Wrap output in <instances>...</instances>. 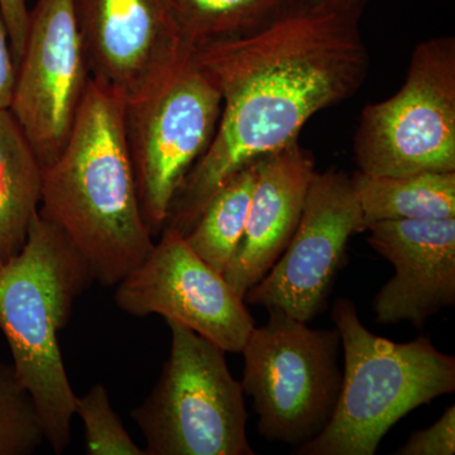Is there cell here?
Returning <instances> with one entry per match:
<instances>
[{
    "mask_svg": "<svg viewBox=\"0 0 455 455\" xmlns=\"http://www.w3.org/2000/svg\"><path fill=\"white\" fill-rule=\"evenodd\" d=\"M364 9L343 0H304L262 31L194 51L223 107L166 226L187 235L236 171L299 140L311 116L358 92L370 68L361 32Z\"/></svg>",
    "mask_w": 455,
    "mask_h": 455,
    "instance_id": "1",
    "label": "cell"
},
{
    "mask_svg": "<svg viewBox=\"0 0 455 455\" xmlns=\"http://www.w3.org/2000/svg\"><path fill=\"white\" fill-rule=\"evenodd\" d=\"M38 214L64 233L104 287L116 286L154 248L128 147L125 101L95 79L64 148L42 169Z\"/></svg>",
    "mask_w": 455,
    "mask_h": 455,
    "instance_id": "2",
    "label": "cell"
},
{
    "mask_svg": "<svg viewBox=\"0 0 455 455\" xmlns=\"http://www.w3.org/2000/svg\"><path fill=\"white\" fill-rule=\"evenodd\" d=\"M94 283L88 266L52 223L36 215L20 252L0 265V331L14 376L31 397L44 438L56 454L71 442L76 395L59 334L75 300Z\"/></svg>",
    "mask_w": 455,
    "mask_h": 455,
    "instance_id": "3",
    "label": "cell"
},
{
    "mask_svg": "<svg viewBox=\"0 0 455 455\" xmlns=\"http://www.w3.org/2000/svg\"><path fill=\"white\" fill-rule=\"evenodd\" d=\"M331 319L344 349L339 397L331 421L300 455H373L388 430L416 407L455 390V358L429 338L396 343L371 333L349 299Z\"/></svg>",
    "mask_w": 455,
    "mask_h": 455,
    "instance_id": "4",
    "label": "cell"
},
{
    "mask_svg": "<svg viewBox=\"0 0 455 455\" xmlns=\"http://www.w3.org/2000/svg\"><path fill=\"white\" fill-rule=\"evenodd\" d=\"M166 323L169 358L154 390L131 412L146 455H253L243 388L226 350L181 323Z\"/></svg>",
    "mask_w": 455,
    "mask_h": 455,
    "instance_id": "5",
    "label": "cell"
},
{
    "mask_svg": "<svg viewBox=\"0 0 455 455\" xmlns=\"http://www.w3.org/2000/svg\"><path fill=\"white\" fill-rule=\"evenodd\" d=\"M265 325L248 335L243 394L252 397L257 430L268 442L296 447L316 438L331 421L341 387L337 329H311L269 307Z\"/></svg>",
    "mask_w": 455,
    "mask_h": 455,
    "instance_id": "6",
    "label": "cell"
},
{
    "mask_svg": "<svg viewBox=\"0 0 455 455\" xmlns=\"http://www.w3.org/2000/svg\"><path fill=\"white\" fill-rule=\"evenodd\" d=\"M358 171L407 176L455 171V40L416 46L403 88L364 108L355 132Z\"/></svg>",
    "mask_w": 455,
    "mask_h": 455,
    "instance_id": "7",
    "label": "cell"
},
{
    "mask_svg": "<svg viewBox=\"0 0 455 455\" xmlns=\"http://www.w3.org/2000/svg\"><path fill=\"white\" fill-rule=\"evenodd\" d=\"M221 94L193 56L146 97L125 103V130L140 208L152 235L194 164L211 145Z\"/></svg>",
    "mask_w": 455,
    "mask_h": 455,
    "instance_id": "8",
    "label": "cell"
},
{
    "mask_svg": "<svg viewBox=\"0 0 455 455\" xmlns=\"http://www.w3.org/2000/svg\"><path fill=\"white\" fill-rule=\"evenodd\" d=\"M92 79L75 0H37L8 109L42 169L64 148Z\"/></svg>",
    "mask_w": 455,
    "mask_h": 455,
    "instance_id": "9",
    "label": "cell"
},
{
    "mask_svg": "<svg viewBox=\"0 0 455 455\" xmlns=\"http://www.w3.org/2000/svg\"><path fill=\"white\" fill-rule=\"evenodd\" d=\"M114 301L132 316L157 314L181 323L226 352H242L254 328L243 299L169 226L148 257L116 284Z\"/></svg>",
    "mask_w": 455,
    "mask_h": 455,
    "instance_id": "10",
    "label": "cell"
},
{
    "mask_svg": "<svg viewBox=\"0 0 455 455\" xmlns=\"http://www.w3.org/2000/svg\"><path fill=\"white\" fill-rule=\"evenodd\" d=\"M366 230L352 179L343 171L314 173L301 220L268 274L245 304L277 307L309 323L325 310L350 236Z\"/></svg>",
    "mask_w": 455,
    "mask_h": 455,
    "instance_id": "11",
    "label": "cell"
},
{
    "mask_svg": "<svg viewBox=\"0 0 455 455\" xmlns=\"http://www.w3.org/2000/svg\"><path fill=\"white\" fill-rule=\"evenodd\" d=\"M92 79L125 101L157 88L193 56L170 0H75Z\"/></svg>",
    "mask_w": 455,
    "mask_h": 455,
    "instance_id": "12",
    "label": "cell"
},
{
    "mask_svg": "<svg viewBox=\"0 0 455 455\" xmlns=\"http://www.w3.org/2000/svg\"><path fill=\"white\" fill-rule=\"evenodd\" d=\"M366 230L368 244L395 267L374 296L377 322L421 329L430 316L454 307L455 218L382 220Z\"/></svg>",
    "mask_w": 455,
    "mask_h": 455,
    "instance_id": "13",
    "label": "cell"
},
{
    "mask_svg": "<svg viewBox=\"0 0 455 455\" xmlns=\"http://www.w3.org/2000/svg\"><path fill=\"white\" fill-rule=\"evenodd\" d=\"M315 172L299 140L259 158L244 235L223 275L243 300L291 241Z\"/></svg>",
    "mask_w": 455,
    "mask_h": 455,
    "instance_id": "14",
    "label": "cell"
},
{
    "mask_svg": "<svg viewBox=\"0 0 455 455\" xmlns=\"http://www.w3.org/2000/svg\"><path fill=\"white\" fill-rule=\"evenodd\" d=\"M42 166L9 109H0V265L22 250L41 203Z\"/></svg>",
    "mask_w": 455,
    "mask_h": 455,
    "instance_id": "15",
    "label": "cell"
},
{
    "mask_svg": "<svg viewBox=\"0 0 455 455\" xmlns=\"http://www.w3.org/2000/svg\"><path fill=\"white\" fill-rule=\"evenodd\" d=\"M364 226L382 220L455 218V171L407 176H350Z\"/></svg>",
    "mask_w": 455,
    "mask_h": 455,
    "instance_id": "16",
    "label": "cell"
},
{
    "mask_svg": "<svg viewBox=\"0 0 455 455\" xmlns=\"http://www.w3.org/2000/svg\"><path fill=\"white\" fill-rule=\"evenodd\" d=\"M259 160L245 164L212 196L185 241L203 260L224 275L244 235Z\"/></svg>",
    "mask_w": 455,
    "mask_h": 455,
    "instance_id": "17",
    "label": "cell"
},
{
    "mask_svg": "<svg viewBox=\"0 0 455 455\" xmlns=\"http://www.w3.org/2000/svg\"><path fill=\"white\" fill-rule=\"evenodd\" d=\"M304 0H170L194 51L212 42L247 37L272 25Z\"/></svg>",
    "mask_w": 455,
    "mask_h": 455,
    "instance_id": "18",
    "label": "cell"
},
{
    "mask_svg": "<svg viewBox=\"0 0 455 455\" xmlns=\"http://www.w3.org/2000/svg\"><path fill=\"white\" fill-rule=\"evenodd\" d=\"M44 442L31 397L17 382L13 367L0 363V455L31 454Z\"/></svg>",
    "mask_w": 455,
    "mask_h": 455,
    "instance_id": "19",
    "label": "cell"
},
{
    "mask_svg": "<svg viewBox=\"0 0 455 455\" xmlns=\"http://www.w3.org/2000/svg\"><path fill=\"white\" fill-rule=\"evenodd\" d=\"M75 415L82 419L89 455H146L145 448L139 447L125 430L100 383L76 398Z\"/></svg>",
    "mask_w": 455,
    "mask_h": 455,
    "instance_id": "20",
    "label": "cell"
},
{
    "mask_svg": "<svg viewBox=\"0 0 455 455\" xmlns=\"http://www.w3.org/2000/svg\"><path fill=\"white\" fill-rule=\"evenodd\" d=\"M455 453V406H451L435 424L416 431L396 454L453 455Z\"/></svg>",
    "mask_w": 455,
    "mask_h": 455,
    "instance_id": "21",
    "label": "cell"
},
{
    "mask_svg": "<svg viewBox=\"0 0 455 455\" xmlns=\"http://www.w3.org/2000/svg\"><path fill=\"white\" fill-rule=\"evenodd\" d=\"M29 13L27 0H0V17L7 27L9 41L13 51L16 66L22 57L29 26Z\"/></svg>",
    "mask_w": 455,
    "mask_h": 455,
    "instance_id": "22",
    "label": "cell"
},
{
    "mask_svg": "<svg viewBox=\"0 0 455 455\" xmlns=\"http://www.w3.org/2000/svg\"><path fill=\"white\" fill-rule=\"evenodd\" d=\"M17 66L4 20L0 17V109H8L16 84Z\"/></svg>",
    "mask_w": 455,
    "mask_h": 455,
    "instance_id": "23",
    "label": "cell"
},
{
    "mask_svg": "<svg viewBox=\"0 0 455 455\" xmlns=\"http://www.w3.org/2000/svg\"><path fill=\"white\" fill-rule=\"evenodd\" d=\"M343 2L359 3V4L367 5L370 0H343Z\"/></svg>",
    "mask_w": 455,
    "mask_h": 455,
    "instance_id": "24",
    "label": "cell"
}]
</instances>
